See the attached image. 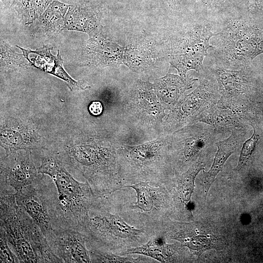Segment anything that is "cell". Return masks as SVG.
<instances>
[{
    "instance_id": "1",
    "label": "cell",
    "mask_w": 263,
    "mask_h": 263,
    "mask_svg": "<svg viewBox=\"0 0 263 263\" xmlns=\"http://www.w3.org/2000/svg\"><path fill=\"white\" fill-rule=\"evenodd\" d=\"M120 144L112 137L86 134L55 156L78 171L95 196L102 198L125 188L118 156Z\"/></svg>"
},
{
    "instance_id": "2",
    "label": "cell",
    "mask_w": 263,
    "mask_h": 263,
    "mask_svg": "<svg viewBox=\"0 0 263 263\" xmlns=\"http://www.w3.org/2000/svg\"><path fill=\"white\" fill-rule=\"evenodd\" d=\"M38 172L47 175L53 186H45L49 211L54 228L72 229L84 233L89 220V212L97 198L90 185L81 183L67 170L65 165L55 156L43 157Z\"/></svg>"
},
{
    "instance_id": "3",
    "label": "cell",
    "mask_w": 263,
    "mask_h": 263,
    "mask_svg": "<svg viewBox=\"0 0 263 263\" xmlns=\"http://www.w3.org/2000/svg\"><path fill=\"white\" fill-rule=\"evenodd\" d=\"M0 229L19 263H63L33 220L18 205L12 188L0 187Z\"/></svg>"
},
{
    "instance_id": "4",
    "label": "cell",
    "mask_w": 263,
    "mask_h": 263,
    "mask_svg": "<svg viewBox=\"0 0 263 263\" xmlns=\"http://www.w3.org/2000/svg\"><path fill=\"white\" fill-rule=\"evenodd\" d=\"M111 210L107 197L97 198L90 209L89 222L84 232L89 249L121 255L128 249L144 244L155 235L152 230L130 225Z\"/></svg>"
},
{
    "instance_id": "5",
    "label": "cell",
    "mask_w": 263,
    "mask_h": 263,
    "mask_svg": "<svg viewBox=\"0 0 263 263\" xmlns=\"http://www.w3.org/2000/svg\"><path fill=\"white\" fill-rule=\"evenodd\" d=\"M170 134H160L155 139L135 146L121 143L118 150L121 172L126 186L140 182L165 185L173 159Z\"/></svg>"
},
{
    "instance_id": "6",
    "label": "cell",
    "mask_w": 263,
    "mask_h": 263,
    "mask_svg": "<svg viewBox=\"0 0 263 263\" xmlns=\"http://www.w3.org/2000/svg\"><path fill=\"white\" fill-rule=\"evenodd\" d=\"M134 190V195L126 190L120 204L112 205L113 209L128 224L139 228L154 231L170 219L172 200L165 185L140 182L126 186Z\"/></svg>"
},
{
    "instance_id": "7",
    "label": "cell",
    "mask_w": 263,
    "mask_h": 263,
    "mask_svg": "<svg viewBox=\"0 0 263 263\" xmlns=\"http://www.w3.org/2000/svg\"><path fill=\"white\" fill-rule=\"evenodd\" d=\"M218 65L240 69L263 53V31L242 18L230 20L222 31L211 38Z\"/></svg>"
},
{
    "instance_id": "8",
    "label": "cell",
    "mask_w": 263,
    "mask_h": 263,
    "mask_svg": "<svg viewBox=\"0 0 263 263\" xmlns=\"http://www.w3.org/2000/svg\"><path fill=\"white\" fill-rule=\"evenodd\" d=\"M212 24L203 21L193 24L172 35L166 47V59L180 75L185 77L188 71H204L203 60L208 50L213 48L210 39L217 35L211 31Z\"/></svg>"
},
{
    "instance_id": "9",
    "label": "cell",
    "mask_w": 263,
    "mask_h": 263,
    "mask_svg": "<svg viewBox=\"0 0 263 263\" xmlns=\"http://www.w3.org/2000/svg\"><path fill=\"white\" fill-rule=\"evenodd\" d=\"M199 85L190 94L182 96L163 120L161 134L173 132L195 122L198 115L215 102L220 94L214 75L206 74Z\"/></svg>"
},
{
    "instance_id": "10",
    "label": "cell",
    "mask_w": 263,
    "mask_h": 263,
    "mask_svg": "<svg viewBox=\"0 0 263 263\" xmlns=\"http://www.w3.org/2000/svg\"><path fill=\"white\" fill-rule=\"evenodd\" d=\"M128 118L143 130L160 129L167 113L159 101L153 84L141 79L136 80L124 103Z\"/></svg>"
},
{
    "instance_id": "11",
    "label": "cell",
    "mask_w": 263,
    "mask_h": 263,
    "mask_svg": "<svg viewBox=\"0 0 263 263\" xmlns=\"http://www.w3.org/2000/svg\"><path fill=\"white\" fill-rule=\"evenodd\" d=\"M29 150L5 153L0 158V187H10L14 192L33 184L40 176Z\"/></svg>"
},
{
    "instance_id": "12",
    "label": "cell",
    "mask_w": 263,
    "mask_h": 263,
    "mask_svg": "<svg viewBox=\"0 0 263 263\" xmlns=\"http://www.w3.org/2000/svg\"><path fill=\"white\" fill-rule=\"evenodd\" d=\"M46 238L53 253L63 263H91L83 233L72 229L54 228Z\"/></svg>"
},
{
    "instance_id": "13",
    "label": "cell",
    "mask_w": 263,
    "mask_h": 263,
    "mask_svg": "<svg viewBox=\"0 0 263 263\" xmlns=\"http://www.w3.org/2000/svg\"><path fill=\"white\" fill-rule=\"evenodd\" d=\"M43 176L35 183L15 191L19 206L39 226L45 237L54 229L42 182Z\"/></svg>"
},
{
    "instance_id": "14",
    "label": "cell",
    "mask_w": 263,
    "mask_h": 263,
    "mask_svg": "<svg viewBox=\"0 0 263 263\" xmlns=\"http://www.w3.org/2000/svg\"><path fill=\"white\" fill-rule=\"evenodd\" d=\"M210 136L195 125H189L170 134V149L174 162L181 167L191 162L209 140Z\"/></svg>"
},
{
    "instance_id": "15",
    "label": "cell",
    "mask_w": 263,
    "mask_h": 263,
    "mask_svg": "<svg viewBox=\"0 0 263 263\" xmlns=\"http://www.w3.org/2000/svg\"><path fill=\"white\" fill-rule=\"evenodd\" d=\"M0 145L5 153L21 150H30L40 145L41 136L34 126L20 119L9 117L0 124Z\"/></svg>"
},
{
    "instance_id": "16",
    "label": "cell",
    "mask_w": 263,
    "mask_h": 263,
    "mask_svg": "<svg viewBox=\"0 0 263 263\" xmlns=\"http://www.w3.org/2000/svg\"><path fill=\"white\" fill-rule=\"evenodd\" d=\"M125 49L100 31L88 40L83 51L84 58L92 67H118L123 64Z\"/></svg>"
},
{
    "instance_id": "17",
    "label": "cell",
    "mask_w": 263,
    "mask_h": 263,
    "mask_svg": "<svg viewBox=\"0 0 263 263\" xmlns=\"http://www.w3.org/2000/svg\"><path fill=\"white\" fill-rule=\"evenodd\" d=\"M238 99L221 97L203 111L195 122H204L219 129L237 127L245 113L242 105L237 104Z\"/></svg>"
},
{
    "instance_id": "18",
    "label": "cell",
    "mask_w": 263,
    "mask_h": 263,
    "mask_svg": "<svg viewBox=\"0 0 263 263\" xmlns=\"http://www.w3.org/2000/svg\"><path fill=\"white\" fill-rule=\"evenodd\" d=\"M249 65L238 70H228L219 66L210 68L217 81L222 98L239 99L251 88Z\"/></svg>"
},
{
    "instance_id": "19",
    "label": "cell",
    "mask_w": 263,
    "mask_h": 263,
    "mask_svg": "<svg viewBox=\"0 0 263 263\" xmlns=\"http://www.w3.org/2000/svg\"><path fill=\"white\" fill-rule=\"evenodd\" d=\"M102 14L98 7L87 1L70 5L64 19L63 30L87 33L90 38L100 31Z\"/></svg>"
},
{
    "instance_id": "20",
    "label": "cell",
    "mask_w": 263,
    "mask_h": 263,
    "mask_svg": "<svg viewBox=\"0 0 263 263\" xmlns=\"http://www.w3.org/2000/svg\"><path fill=\"white\" fill-rule=\"evenodd\" d=\"M204 168V165L200 160L192 163L188 169L182 173H176L175 177L167 183L172 184V195L171 199L176 203L174 207L177 208V212L182 216H189L191 213V198L195 187V179L198 173Z\"/></svg>"
},
{
    "instance_id": "21",
    "label": "cell",
    "mask_w": 263,
    "mask_h": 263,
    "mask_svg": "<svg viewBox=\"0 0 263 263\" xmlns=\"http://www.w3.org/2000/svg\"><path fill=\"white\" fill-rule=\"evenodd\" d=\"M198 80L189 75L185 77L171 73L154 80L153 87L157 98L165 110H171Z\"/></svg>"
},
{
    "instance_id": "22",
    "label": "cell",
    "mask_w": 263,
    "mask_h": 263,
    "mask_svg": "<svg viewBox=\"0 0 263 263\" xmlns=\"http://www.w3.org/2000/svg\"><path fill=\"white\" fill-rule=\"evenodd\" d=\"M162 236L155 235L144 244L128 249L120 255H142L160 263L181 262L186 260L183 246L169 244Z\"/></svg>"
},
{
    "instance_id": "23",
    "label": "cell",
    "mask_w": 263,
    "mask_h": 263,
    "mask_svg": "<svg viewBox=\"0 0 263 263\" xmlns=\"http://www.w3.org/2000/svg\"><path fill=\"white\" fill-rule=\"evenodd\" d=\"M241 139V132L237 129H234L227 138L216 143L217 150L213 164L209 170L205 173L203 181V190L205 198L217 175L222 170L225 163L235 151L240 144Z\"/></svg>"
},
{
    "instance_id": "24",
    "label": "cell",
    "mask_w": 263,
    "mask_h": 263,
    "mask_svg": "<svg viewBox=\"0 0 263 263\" xmlns=\"http://www.w3.org/2000/svg\"><path fill=\"white\" fill-rule=\"evenodd\" d=\"M70 5L53 0L41 16L30 25L34 34L49 35L63 30L64 19Z\"/></svg>"
},
{
    "instance_id": "25",
    "label": "cell",
    "mask_w": 263,
    "mask_h": 263,
    "mask_svg": "<svg viewBox=\"0 0 263 263\" xmlns=\"http://www.w3.org/2000/svg\"><path fill=\"white\" fill-rule=\"evenodd\" d=\"M155 54L151 46L139 43L125 48L123 63L138 74L147 72L155 63Z\"/></svg>"
},
{
    "instance_id": "26",
    "label": "cell",
    "mask_w": 263,
    "mask_h": 263,
    "mask_svg": "<svg viewBox=\"0 0 263 263\" xmlns=\"http://www.w3.org/2000/svg\"><path fill=\"white\" fill-rule=\"evenodd\" d=\"M54 0H14L11 7L25 25L32 24Z\"/></svg>"
},
{
    "instance_id": "27",
    "label": "cell",
    "mask_w": 263,
    "mask_h": 263,
    "mask_svg": "<svg viewBox=\"0 0 263 263\" xmlns=\"http://www.w3.org/2000/svg\"><path fill=\"white\" fill-rule=\"evenodd\" d=\"M91 263H153L152 258L139 255L137 258L132 256H123L112 252L96 249H89Z\"/></svg>"
},
{
    "instance_id": "28",
    "label": "cell",
    "mask_w": 263,
    "mask_h": 263,
    "mask_svg": "<svg viewBox=\"0 0 263 263\" xmlns=\"http://www.w3.org/2000/svg\"><path fill=\"white\" fill-rule=\"evenodd\" d=\"M26 60L27 59L23 54L18 53L9 44L1 40V67L11 69L26 68L29 64Z\"/></svg>"
},
{
    "instance_id": "29",
    "label": "cell",
    "mask_w": 263,
    "mask_h": 263,
    "mask_svg": "<svg viewBox=\"0 0 263 263\" xmlns=\"http://www.w3.org/2000/svg\"><path fill=\"white\" fill-rule=\"evenodd\" d=\"M251 137L246 140L243 145L236 169L239 170L244 166L253 153L260 138V135L255 128Z\"/></svg>"
},
{
    "instance_id": "30",
    "label": "cell",
    "mask_w": 263,
    "mask_h": 263,
    "mask_svg": "<svg viewBox=\"0 0 263 263\" xmlns=\"http://www.w3.org/2000/svg\"><path fill=\"white\" fill-rule=\"evenodd\" d=\"M0 263H19L15 254L11 250L5 233L0 229Z\"/></svg>"
},
{
    "instance_id": "31",
    "label": "cell",
    "mask_w": 263,
    "mask_h": 263,
    "mask_svg": "<svg viewBox=\"0 0 263 263\" xmlns=\"http://www.w3.org/2000/svg\"><path fill=\"white\" fill-rule=\"evenodd\" d=\"M248 11L252 14L263 16V0H245Z\"/></svg>"
},
{
    "instance_id": "32",
    "label": "cell",
    "mask_w": 263,
    "mask_h": 263,
    "mask_svg": "<svg viewBox=\"0 0 263 263\" xmlns=\"http://www.w3.org/2000/svg\"><path fill=\"white\" fill-rule=\"evenodd\" d=\"M102 106L100 102L94 101L89 107V110L91 113L94 115H98L102 112Z\"/></svg>"
},
{
    "instance_id": "33",
    "label": "cell",
    "mask_w": 263,
    "mask_h": 263,
    "mask_svg": "<svg viewBox=\"0 0 263 263\" xmlns=\"http://www.w3.org/2000/svg\"><path fill=\"white\" fill-rule=\"evenodd\" d=\"M225 0H202V1L207 7L210 8H218L222 5Z\"/></svg>"
},
{
    "instance_id": "34",
    "label": "cell",
    "mask_w": 263,
    "mask_h": 263,
    "mask_svg": "<svg viewBox=\"0 0 263 263\" xmlns=\"http://www.w3.org/2000/svg\"><path fill=\"white\" fill-rule=\"evenodd\" d=\"M14 0H0V9L3 10L11 7Z\"/></svg>"
}]
</instances>
